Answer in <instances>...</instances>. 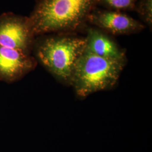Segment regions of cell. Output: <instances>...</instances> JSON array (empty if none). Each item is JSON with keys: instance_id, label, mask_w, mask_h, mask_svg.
<instances>
[{"instance_id": "obj_5", "label": "cell", "mask_w": 152, "mask_h": 152, "mask_svg": "<svg viewBox=\"0 0 152 152\" xmlns=\"http://www.w3.org/2000/svg\"><path fill=\"white\" fill-rule=\"evenodd\" d=\"M87 22L108 34H130L139 32L145 26L141 22L121 11L99 10L95 9L87 18Z\"/></svg>"}, {"instance_id": "obj_4", "label": "cell", "mask_w": 152, "mask_h": 152, "mask_svg": "<svg viewBox=\"0 0 152 152\" xmlns=\"http://www.w3.org/2000/svg\"><path fill=\"white\" fill-rule=\"evenodd\" d=\"M35 37L29 17L10 12L0 15V45L31 54Z\"/></svg>"}, {"instance_id": "obj_7", "label": "cell", "mask_w": 152, "mask_h": 152, "mask_svg": "<svg viewBox=\"0 0 152 152\" xmlns=\"http://www.w3.org/2000/svg\"><path fill=\"white\" fill-rule=\"evenodd\" d=\"M85 51L104 58L125 60V53L109 34L96 27L88 28Z\"/></svg>"}, {"instance_id": "obj_8", "label": "cell", "mask_w": 152, "mask_h": 152, "mask_svg": "<svg viewBox=\"0 0 152 152\" xmlns=\"http://www.w3.org/2000/svg\"><path fill=\"white\" fill-rule=\"evenodd\" d=\"M137 0H98V4L108 10L115 11H129L135 10Z\"/></svg>"}, {"instance_id": "obj_6", "label": "cell", "mask_w": 152, "mask_h": 152, "mask_svg": "<svg viewBox=\"0 0 152 152\" xmlns=\"http://www.w3.org/2000/svg\"><path fill=\"white\" fill-rule=\"evenodd\" d=\"M36 63L30 54L0 45V81H17L33 69Z\"/></svg>"}, {"instance_id": "obj_1", "label": "cell", "mask_w": 152, "mask_h": 152, "mask_svg": "<svg viewBox=\"0 0 152 152\" xmlns=\"http://www.w3.org/2000/svg\"><path fill=\"white\" fill-rule=\"evenodd\" d=\"M98 0H38L29 19L34 36L73 32L82 27Z\"/></svg>"}, {"instance_id": "obj_2", "label": "cell", "mask_w": 152, "mask_h": 152, "mask_svg": "<svg viewBox=\"0 0 152 152\" xmlns=\"http://www.w3.org/2000/svg\"><path fill=\"white\" fill-rule=\"evenodd\" d=\"M39 36L33 46L38 61L55 77L70 80L77 61L85 50V37L71 33Z\"/></svg>"}, {"instance_id": "obj_3", "label": "cell", "mask_w": 152, "mask_h": 152, "mask_svg": "<svg viewBox=\"0 0 152 152\" xmlns=\"http://www.w3.org/2000/svg\"><path fill=\"white\" fill-rule=\"evenodd\" d=\"M125 61L109 59L85 50L77 61L70 79L77 94L84 97L113 86Z\"/></svg>"}, {"instance_id": "obj_9", "label": "cell", "mask_w": 152, "mask_h": 152, "mask_svg": "<svg viewBox=\"0 0 152 152\" xmlns=\"http://www.w3.org/2000/svg\"><path fill=\"white\" fill-rule=\"evenodd\" d=\"M135 10L144 22L152 27V0H137Z\"/></svg>"}]
</instances>
